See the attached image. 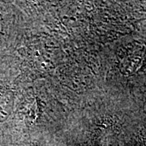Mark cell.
I'll list each match as a JSON object with an SVG mask.
<instances>
[{"label":"cell","instance_id":"6da1fadb","mask_svg":"<svg viewBox=\"0 0 146 146\" xmlns=\"http://www.w3.org/2000/svg\"><path fill=\"white\" fill-rule=\"evenodd\" d=\"M0 30H1V16H0Z\"/></svg>","mask_w":146,"mask_h":146}]
</instances>
